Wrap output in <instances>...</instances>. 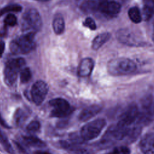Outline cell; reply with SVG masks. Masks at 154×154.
I'll return each mask as SVG.
<instances>
[{"instance_id":"1","label":"cell","mask_w":154,"mask_h":154,"mask_svg":"<svg viewBox=\"0 0 154 154\" xmlns=\"http://www.w3.org/2000/svg\"><path fill=\"white\" fill-rule=\"evenodd\" d=\"M108 72L112 75H126L134 72L136 69V64L131 60L121 57L109 61L107 65Z\"/></svg>"},{"instance_id":"2","label":"cell","mask_w":154,"mask_h":154,"mask_svg":"<svg viewBox=\"0 0 154 154\" xmlns=\"http://www.w3.org/2000/svg\"><path fill=\"white\" fill-rule=\"evenodd\" d=\"M35 46L34 34L28 32L10 43V50L15 54H26L31 51Z\"/></svg>"},{"instance_id":"3","label":"cell","mask_w":154,"mask_h":154,"mask_svg":"<svg viewBox=\"0 0 154 154\" xmlns=\"http://www.w3.org/2000/svg\"><path fill=\"white\" fill-rule=\"evenodd\" d=\"M106 122L103 118H98L85 124L80 131L83 141H89L97 138L106 126Z\"/></svg>"},{"instance_id":"4","label":"cell","mask_w":154,"mask_h":154,"mask_svg":"<svg viewBox=\"0 0 154 154\" xmlns=\"http://www.w3.org/2000/svg\"><path fill=\"white\" fill-rule=\"evenodd\" d=\"M25 64L22 58H17L9 60L4 69V81L8 86H12L16 81L18 73Z\"/></svg>"},{"instance_id":"5","label":"cell","mask_w":154,"mask_h":154,"mask_svg":"<svg viewBox=\"0 0 154 154\" xmlns=\"http://www.w3.org/2000/svg\"><path fill=\"white\" fill-rule=\"evenodd\" d=\"M21 23L22 28L24 31L33 32L32 31H38L41 28L42 20L37 10L34 8H29L23 14Z\"/></svg>"},{"instance_id":"6","label":"cell","mask_w":154,"mask_h":154,"mask_svg":"<svg viewBox=\"0 0 154 154\" xmlns=\"http://www.w3.org/2000/svg\"><path fill=\"white\" fill-rule=\"evenodd\" d=\"M117 40L123 44L130 46H141L145 45L142 37L137 32L129 28H122L116 33Z\"/></svg>"},{"instance_id":"7","label":"cell","mask_w":154,"mask_h":154,"mask_svg":"<svg viewBox=\"0 0 154 154\" xmlns=\"http://www.w3.org/2000/svg\"><path fill=\"white\" fill-rule=\"evenodd\" d=\"M50 105L53 108L51 116L54 117L63 118L70 115L73 108L70 103L63 98H55L49 101Z\"/></svg>"},{"instance_id":"8","label":"cell","mask_w":154,"mask_h":154,"mask_svg":"<svg viewBox=\"0 0 154 154\" xmlns=\"http://www.w3.org/2000/svg\"><path fill=\"white\" fill-rule=\"evenodd\" d=\"M96 8L102 13L108 16H114L121 10V5L113 0H96Z\"/></svg>"},{"instance_id":"9","label":"cell","mask_w":154,"mask_h":154,"mask_svg":"<svg viewBox=\"0 0 154 154\" xmlns=\"http://www.w3.org/2000/svg\"><path fill=\"white\" fill-rule=\"evenodd\" d=\"M48 91V86L43 81H38L34 84L31 90L32 101L37 105H40L45 100Z\"/></svg>"},{"instance_id":"10","label":"cell","mask_w":154,"mask_h":154,"mask_svg":"<svg viewBox=\"0 0 154 154\" xmlns=\"http://www.w3.org/2000/svg\"><path fill=\"white\" fill-rule=\"evenodd\" d=\"M139 146L143 154H154V132H148L144 135Z\"/></svg>"},{"instance_id":"11","label":"cell","mask_w":154,"mask_h":154,"mask_svg":"<svg viewBox=\"0 0 154 154\" xmlns=\"http://www.w3.org/2000/svg\"><path fill=\"white\" fill-rule=\"evenodd\" d=\"M102 109V107L99 105H93L83 109L79 113L78 118L81 122H85L93 118L97 115Z\"/></svg>"},{"instance_id":"12","label":"cell","mask_w":154,"mask_h":154,"mask_svg":"<svg viewBox=\"0 0 154 154\" xmlns=\"http://www.w3.org/2000/svg\"><path fill=\"white\" fill-rule=\"evenodd\" d=\"M94 62L90 58H84L80 63L78 68V75L81 77L89 76L93 69Z\"/></svg>"},{"instance_id":"13","label":"cell","mask_w":154,"mask_h":154,"mask_svg":"<svg viewBox=\"0 0 154 154\" xmlns=\"http://www.w3.org/2000/svg\"><path fill=\"white\" fill-rule=\"evenodd\" d=\"M60 145L63 148L72 154H90L88 150L78 146L76 143H73L67 141H60Z\"/></svg>"},{"instance_id":"14","label":"cell","mask_w":154,"mask_h":154,"mask_svg":"<svg viewBox=\"0 0 154 154\" xmlns=\"http://www.w3.org/2000/svg\"><path fill=\"white\" fill-rule=\"evenodd\" d=\"M110 37L111 34L109 32H103L97 35L92 42V49L95 51L99 49L109 39Z\"/></svg>"},{"instance_id":"15","label":"cell","mask_w":154,"mask_h":154,"mask_svg":"<svg viewBox=\"0 0 154 154\" xmlns=\"http://www.w3.org/2000/svg\"><path fill=\"white\" fill-rule=\"evenodd\" d=\"M52 26L55 33L57 34H61L64 31L65 24L63 17L61 15H57L52 22Z\"/></svg>"},{"instance_id":"16","label":"cell","mask_w":154,"mask_h":154,"mask_svg":"<svg viewBox=\"0 0 154 154\" xmlns=\"http://www.w3.org/2000/svg\"><path fill=\"white\" fill-rule=\"evenodd\" d=\"M144 4L143 14L146 20L154 15V0H143Z\"/></svg>"},{"instance_id":"17","label":"cell","mask_w":154,"mask_h":154,"mask_svg":"<svg viewBox=\"0 0 154 154\" xmlns=\"http://www.w3.org/2000/svg\"><path fill=\"white\" fill-rule=\"evenodd\" d=\"M23 140L28 146L34 147H43L46 146V144L40 138L34 136H25Z\"/></svg>"},{"instance_id":"18","label":"cell","mask_w":154,"mask_h":154,"mask_svg":"<svg viewBox=\"0 0 154 154\" xmlns=\"http://www.w3.org/2000/svg\"><path fill=\"white\" fill-rule=\"evenodd\" d=\"M128 16L130 19L135 23H140L142 20V16L139 8L137 7H133L129 8Z\"/></svg>"},{"instance_id":"19","label":"cell","mask_w":154,"mask_h":154,"mask_svg":"<svg viewBox=\"0 0 154 154\" xmlns=\"http://www.w3.org/2000/svg\"><path fill=\"white\" fill-rule=\"evenodd\" d=\"M0 144L4 147V149L10 154H14V152L13 147L8 141L7 136L0 129Z\"/></svg>"},{"instance_id":"20","label":"cell","mask_w":154,"mask_h":154,"mask_svg":"<svg viewBox=\"0 0 154 154\" xmlns=\"http://www.w3.org/2000/svg\"><path fill=\"white\" fill-rule=\"evenodd\" d=\"M27 116H28L27 114L25 113V112L23 109L20 108L17 109L16 111L14 116L15 123L18 126L21 125L25 121V120L27 118Z\"/></svg>"},{"instance_id":"21","label":"cell","mask_w":154,"mask_h":154,"mask_svg":"<svg viewBox=\"0 0 154 154\" xmlns=\"http://www.w3.org/2000/svg\"><path fill=\"white\" fill-rule=\"evenodd\" d=\"M22 10V7L17 4H12L6 6L0 10V16L8 12H18Z\"/></svg>"},{"instance_id":"22","label":"cell","mask_w":154,"mask_h":154,"mask_svg":"<svg viewBox=\"0 0 154 154\" xmlns=\"http://www.w3.org/2000/svg\"><path fill=\"white\" fill-rule=\"evenodd\" d=\"M31 78V72L29 68L26 67L22 69L20 74V79L22 83L28 82Z\"/></svg>"},{"instance_id":"23","label":"cell","mask_w":154,"mask_h":154,"mask_svg":"<svg viewBox=\"0 0 154 154\" xmlns=\"http://www.w3.org/2000/svg\"><path fill=\"white\" fill-rule=\"evenodd\" d=\"M131 151L126 146H119L105 154H130Z\"/></svg>"},{"instance_id":"24","label":"cell","mask_w":154,"mask_h":154,"mask_svg":"<svg viewBox=\"0 0 154 154\" xmlns=\"http://www.w3.org/2000/svg\"><path fill=\"white\" fill-rule=\"evenodd\" d=\"M4 23L7 26H13L17 23L16 17L13 14H8L4 19Z\"/></svg>"},{"instance_id":"25","label":"cell","mask_w":154,"mask_h":154,"mask_svg":"<svg viewBox=\"0 0 154 154\" xmlns=\"http://www.w3.org/2000/svg\"><path fill=\"white\" fill-rule=\"evenodd\" d=\"M40 128V123L38 121L34 120V121L31 122L28 124V125L26 126V129L29 132H35L38 131Z\"/></svg>"},{"instance_id":"26","label":"cell","mask_w":154,"mask_h":154,"mask_svg":"<svg viewBox=\"0 0 154 154\" xmlns=\"http://www.w3.org/2000/svg\"><path fill=\"white\" fill-rule=\"evenodd\" d=\"M83 24L85 26L88 27L91 30H94L96 28V25L94 20L92 18L89 17L85 19Z\"/></svg>"},{"instance_id":"27","label":"cell","mask_w":154,"mask_h":154,"mask_svg":"<svg viewBox=\"0 0 154 154\" xmlns=\"http://www.w3.org/2000/svg\"><path fill=\"white\" fill-rule=\"evenodd\" d=\"M0 124L1 125V126H2L5 128H7V129L10 128V127L8 125V124L5 122L4 119L2 118L1 113H0Z\"/></svg>"},{"instance_id":"28","label":"cell","mask_w":154,"mask_h":154,"mask_svg":"<svg viewBox=\"0 0 154 154\" xmlns=\"http://www.w3.org/2000/svg\"><path fill=\"white\" fill-rule=\"evenodd\" d=\"M5 49V43L3 41H0V57L2 56Z\"/></svg>"},{"instance_id":"29","label":"cell","mask_w":154,"mask_h":154,"mask_svg":"<svg viewBox=\"0 0 154 154\" xmlns=\"http://www.w3.org/2000/svg\"><path fill=\"white\" fill-rule=\"evenodd\" d=\"M34 154H51L48 152L46 151H42V150H38V151H36L35 152H34Z\"/></svg>"},{"instance_id":"30","label":"cell","mask_w":154,"mask_h":154,"mask_svg":"<svg viewBox=\"0 0 154 154\" xmlns=\"http://www.w3.org/2000/svg\"><path fill=\"white\" fill-rule=\"evenodd\" d=\"M37 1H42V2H46V1H49V0H37Z\"/></svg>"},{"instance_id":"31","label":"cell","mask_w":154,"mask_h":154,"mask_svg":"<svg viewBox=\"0 0 154 154\" xmlns=\"http://www.w3.org/2000/svg\"><path fill=\"white\" fill-rule=\"evenodd\" d=\"M153 42H154V34H153Z\"/></svg>"}]
</instances>
